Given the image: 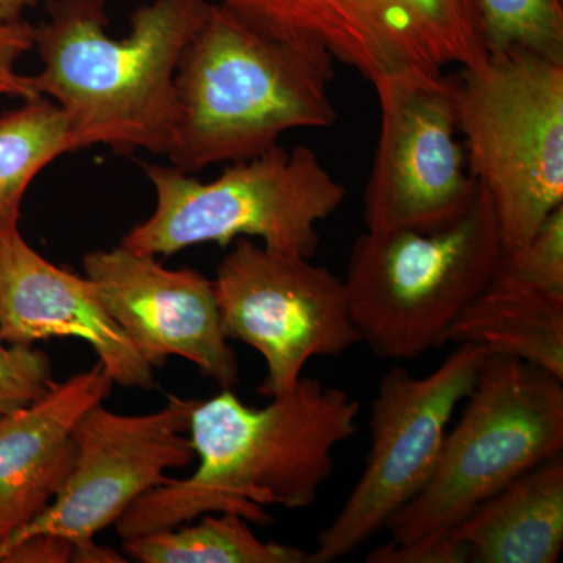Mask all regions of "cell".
I'll use <instances>...</instances> for the list:
<instances>
[{
  "label": "cell",
  "mask_w": 563,
  "mask_h": 563,
  "mask_svg": "<svg viewBox=\"0 0 563 563\" xmlns=\"http://www.w3.org/2000/svg\"><path fill=\"white\" fill-rule=\"evenodd\" d=\"M269 399L255 409L222 388L198 401L188 432L198 468L136 499L114 523L118 536L172 529L211 512L266 526L268 506L312 507L335 468L333 451L358 432L361 402L309 376Z\"/></svg>",
  "instance_id": "1"
},
{
  "label": "cell",
  "mask_w": 563,
  "mask_h": 563,
  "mask_svg": "<svg viewBox=\"0 0 563 563\" xmlns=\"http://www.w3.org/2000/svg\"><path fill=\"white\" fill-rule=\"evenodd\" d=\"M209 0H151L133 11L131 33L110 36L103 0H49L35 25L36 95L62 113L77 150L166 155L177 121V66L201 27Z\"/></svg>",
  "instance_id": "2"
},
{
  "label": "cell",
  "mask_w": 563,
  "mask_h": 563,
  "mask_svg": "<svg viewBox=\"0 0 563 563\" xmlns=\"http://www.w3.org/2000/svg\"><path fill=\"white\" fill-rule=\"evenodd\" d=\"M333 62L321 47L269 38L211 3L177 66L176 131L166 157L195 174L258 157L296 129L335 124Z\"/></svg>",
  "instance_id": "3"
},
{
  "label": "cell",
  "mask_w": 563,
  "mask_h": 563,
  "mask_svg": "<svg viewBox=\"0 0 563 563\" xmlns=\"http://www.w3.org/2000/svg\"><path fill=\"white\" fill-rule=\"evenodd\" d=\"M501 258L498 221L479 184L461 217L442 228L366 231L352 246L343 279L362 343L391 362L443 346Z\"/></svg>",
  "instance_id": "4"
},
{
  "label": "cell",
  "mask_w": 563,
  "mask_h": 563,
  "mask_svg": "<svg viewBox=\"0 0 563 563\" xmlns=\"http://www.w3.org/2000/svg\"><path fill=\"white\" fill-rule=\"evenodd\" d=\"M470 172L490 198L503 254L563 206V60L487 54L453 76Z\"/></svg>",
  "instance_id": "5"
},
{
  "label": "cell",
  "mask_w": 563,
  "mask_h": 563,
  "mask_svg": "<svg viewBox=\"0 0 563 563\" xmlns=\"http://www.w3.org/2000/svg\"><path fill=\"white\" fill-rule=\"evenodd\" d=\"M143 166L155 190V210L122 236L120 246L152 257L257 239L268 250L312 258L320 246L318 225L346 198L343 185L307 146L277 144L258 157L231 163L211 181L176 166Z\"/></svg>",
  "instance_id": "6"
},
{
  "label": "cell",
  "mask_w": 563,
  "mask_h": 563,
  "mask_svg": "<svg viewBox=\"0 0 563 563\" xmlns=\"http://www.w3.org/2000/svg\"><path fill=\"white\" fill-rule=\"evenodd\" d=\"M563 450V380L487 354L431 479L390 523V542L453 531L473 509Z\"/></svg>",
  "instance_id": "7"
},
{
  "label": "cell",
  "mask_w": 563,
  "mask_h": 563,
  "mask_svg": "<svg viewBox=\"0 0 563 563\" xmlns=\"http://www.w3.org/2000/svg\"><path fill=\"white\" fill-rule=\"evenodd\" d=\"M454 346L426 376L415 377L398 365L377 384L365 466L340 512L318 536L310 563H332L354 553L387 529L431 479L450 422L487 357L479 344Z\"/></svg>",
  "instance_id": "8"
},
{
  "label": "cell",
  "mask_w": 563,
  "mask_h": 563,
  "mask_svg": "<svg viewBox=\"0 0 563 563\" xmlns=\"http://www.w3.org/2000/svg\"><path fill=\"white\" fill-rule=\"evenodd\" d=\"M269 38L309 44L376 84L487 57L476 0H220Z\"/></svg>",
  "instance_id": "9"
},
{
  "label": "cell",
  "mask_w": 563,
  "mask_h": 563,
  "mask_svg": "<svg viewBox=\"0 0 563 563\" xmlns=\"http://www.w3.org/2000/svg\"><path fill=\"white\" fill-rule=\"evenodd\" d=\"M213 287L225 336L265 361L258 393L266 398L295 388L312 358L339 357L362 343L343 279L310 258L239 239Z\"/></svg>",
  "instance_id": "10"
},
{
  "label": "cell",
  "mask_w": 563,
  "mask_h": 563,
  "mask_svg": "<svg viewBox=\"0 0 563 563\" xmlns=\"http://www.w3.org/2000/svg\"><path fill=\"white\" fill-rule=\"evenodd\" d=\"M374 85L380 132L363 196L366 231H432L477 191L459 131L453 76L401 74Z\"/></svg>",
  "instance_id": "11"
},
{
  "label": "cell",
  "mask_w": 563,
  "mask_h": 563,
  "mask_svg": "<svg viewBox=\"0 0 563 563\" xmlns=\"http://www.w3.org/2000/svg\"><path fill=\"white\" fill-rule=\"evenodd\" d=\"M196 404L169 395L161 410L146 415L110 412L102 402L88 409L74 428L76 457L60 492L0 551L36 533L87 542L117 523L136 499L168 483L166 470L196 461L188 433Z\"/></svg>",
  "instance_id": "12"
},
{
  "label": "cell",
  "mask_w": 563,
  "mask_h": 563,
  "mask_svg": "<svg viewBox=\"0 0 563 563\" xmlns=\"http://www.w3.org/2000/svg\"><path fill=\"white\" fill-rule=\"evenodd\" d=\"M84 269L111 317L154 368L181 357L221 388L239 384V361L222 331L209 277L191 268H165L152 255L122 246L90 252Z\"/></svg>",
  "instance_id": "13"
},
{
  "label": "cell",
  "mask_w": 563,
  "mask_h": 563,
  "mask_svg": "<svg viewBox=\"0 0 563 563\" xmlns=\"http://www.w3.org/2000/svg\"><path fill=\"white\" fill-rule=\"evenodd\" d=\"M0 336L20 346L79 339L113 384L155 387L154 366L111 317L95 282L46 261L21 232L0 240Z\"/></svg>",
  "instance_id": "14"
},
{
  "label": "cell",
  "mask_w": 563,
  "mask_h": 563,
  "mask_svg": "<svg viewBox=\"0 0 563 563\" xmlns=\"http://www.w3.org/2000/svg\"><path fill=\"white\" fill-rule=\"evenodd\" d=\"M113 385L98 362L0 417V548L54 501L76 457L74 428Z\"/></svg>",
  "instance_id": "15"
},
{
  "label": "cell",
  "mask_w": 563,
  "mask_h": 563,
  "mask_svg": "<svg viewBox=\"0 0 563 563\" xmlns=\"http://www.w3.org/2000/svg\"><path fill=\"white\" fill-rule=\"evenodd\" d=\"M474 563H555L563 550V457L533 466L450 532Z\"/></svg>",
  "instance_id": "16"
},
{
  "label": "cell",
  "mask_w": 563,
  "mask_h": 563,
  "mask_svg": "<svg viewBox=\"0 0 563 563\" xmlns=\"http://www.w3.org/2000/svg\"><path fill=\"white\" fill-rule=\"evenodd\" d=\"M448 343L479 344L487 354L517 358L563 380V296L493 277L451 325Z\"/></svg>",
  "instance_id": "17"
},
{
  "label": "cell",
  "mask_w": 563,
  "mask_h": 563,
  "mask_svg": "<svg viewBox=\"0 0 563 563\" xmlns=\"http://www.w3.org/2000/svg\"><path fill=\"white\" fill-rule=\"evenodd\" d=\"M192 521L124 539L125 558L141 563H310L312 558L291 544L263 542L235 512Z\"/></svg>",
  "instance_id": "18"
},
{
  "label": "cell",
  "mask_w": 563,
  "mask_h": 563,
  "mask_svg": "<svg viewBox=\"0 0 563 563\" xmlns=\"http://www.w3.org/2000/svg\"><path fill=\"white\" fill-rule=\"evenodd\" d=\"M74 151L65 114L43 96L0 114V240L20 232L21 203L33 179Z\"/></svg>",
  "instance_id": "19"
},
{
  "label": "cell",
  "mask_w": 563,
  "mask_h": 563,
  "mask_svg": "<svg viewBox=\"0 0 563 563\" xmlns=\"http://www.w3.org/2000/svg\"><path fill=\"white\" fill-rule=\"evenodd\" d=\"M487 54L525 51L563 60L561 0H476Z\"/></svg>",
  "instance_id": "20"
},
{
  "label": "cell",
  "mask_w": 563,
  "mask_h": 563,
  "mask_svg": "<svg viewBox=\"0 0 563 563\" xmlns=\"http://www.w3.org/2000/svg\"><path fill=\"white\" fill-rule=\"evenodd\" d=\"M495 279L563 296V206L544 220L525 246L503 254Z\"/></svg>",
  "instance_id": "21"
},
{
  "label": "cell",
  "mask_w": 563,
  "mask_h": 563,
  "mask_svg": "<svg viewBox=\"0 0 563 563\" xmlns=\"http://www.w3.org/2000/svg\"><path fill=\"white\" fill-rule=\"evenodd\" d=\"M52 383L46 352L5 343L0 336V417L31 406L49 390Z\"/></svg>",
  "instance_id": "22"
},
{
  "label": "cell",
  "mask_w": 563,
  "mask_h": 563,
  "mask_svg": "<svg viewBox=\"0 0 563 563\" xmlns=\"http://www.w3.org/2000/svg\"><path fill=\"white\" fill-rule=\"evenodd\" d=\"M35 46V25L27 21L0 22V96L22 101L40 98L32 77L18 73V62Z\"/></svg>",
  "instance_id": "23"
},
{
  "label": "cell",
  "mask_w": 563,
  "mask_h": 563,
  "mask_svg": "<svg viewBox=\"0 0 563 563\" xmlns=\"http://www.w3.org/2000/svg\"><path fill=\"white\" fill-rule=\"evenodd\" d=\"M369 563H465L466 555L451 533L407 543L387 542L366 555Z\"/></svg>",
  "instance_id": "24"
},
{
  "label": "cell",
  "mask_w": 563,
  "mask_h": 563,
  "mask_svg": "<svg viewBox=\"0 0 563 563\" xmlns=\"http://www.w3.org/2000/svg\"><path fill=\"white\" fill-rule=\"evenodd\" d=\"M73 543L60 536L36 533L0 551V563H66L70 562Z\"/></svg>",
  "instance_id": "25"
},
{
  "label": "cell",
  "mask_w": 563,
  "mask_h": 563,
  "mask_svg": "<svg viewBox=\"0 0 563 563\" xmlns=\"http://www.w3.org/2000/svg\"><path fill=\"white\" fill-rule=\"evenodd\" d=\"M70 562L79 563H122L128 559L122 558L120 553L111 550L109 547H101L95 542V539L87 542L73 544Z\"/></svg>",
  "instance_id": "26"
},
{
  "label": "cell",
  "mask_w": 563,
  "mask_h": 563,
  "mask_svg": "<svg viewBox=\"0 0 563 563\" xmlns=\"http://www.w3.org/2000/svg\"><path fill=\"white\" fill-rule=\"evenodd\" d=\"M40 2L41 0H0V22L24 20L25 11Z\"/></svg>",
  "instance_id": "27"
}]
</instances>
